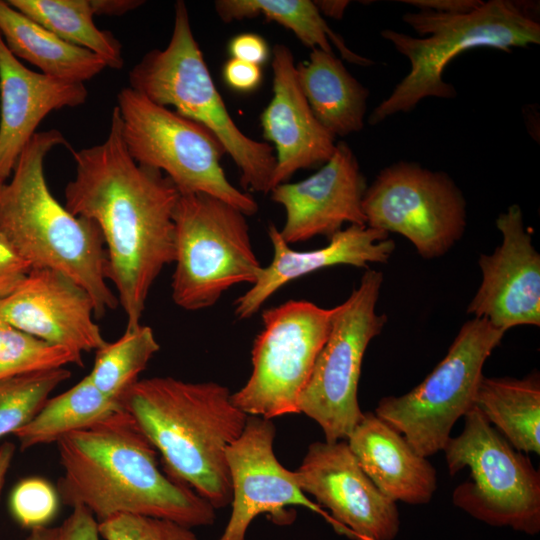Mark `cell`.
Segmentation results:
<instances>
[{
  "label": "cell",
  "mask_w": 540,
  "mask_h": 540,
  "mask_svg": "<svg viewBox=\"0 0 540 540\" xmlns=\"http://www.w3.org/2000/svg\"><path fill=\"white\" fill-rule=\"evenodd\" d=\"M70 152L75 176L65 187L64 205L98 225L107 279L117 289L126 329H135L153 283L174 262L173 213L180 192L161 171L132 158L116 106L105 140Z\"/></svg>",
  "instance_id": "obj_1"
},
{
  "label": "cell",
  "mask_w": 540,
  "mask_h": 540,
  "mask_svg": "<svg viewBox=\"0 0 540 540\" xmlns=\"http://www.w3.org/2000/svg\"><path fill=\"white\" fill-rule=\"evenodd\" d=\"M60 500L85 507L98 523L118 514L171 520L190 528L209 526L215 508L158 467L157 451L123 408L58 442Z\"/></svg>",
  "instance_id": "obj_2"
},
{
  "label": "cell",
  "mask_w": 540,
  "mask_h": 540,
  "mask_svg": "<svg viewBox=\"0 0 540 540\" xmlns=\"http://www.w3.org/2000/svg\"><path fill=\"white\" fill-rule=\"evenodd\" d=\"M121 401L171 479L215 509L231 503L226 449L242 433L248 415L232 403L227 387L153 377L135 382Z\"/></svg>",
  "instance_id": "obj_3"
},
{
  "label": "cell",
  "mask_w": 540,
  "mask_h": 540,
  "mask_svg": "<svg viewBox=\"0 0 540 540\" xmlns=\"http://www.w3.org/2000/svg\"><path fill=\"white\" fill-rule=\"evenodd\" d=\"M71 149L56 129L36 132L20 154L10 180L0 185V233L32 269L62 273L92 298L95 316L117 307L107 284V255L98 225L73 215L47 185L44 161L57 146Z\"/></svg>",
  "instance_id": "obj_4"
},
{
  "label": "cell",
  "mask_w": 540,
  "mask_h": 540,
  "mask_svg": "<svg viewBox=\"0 0 540 540\" xmlns=\"http://www.w3.org/2000/svg\"><path fill=\"white\" fill-rule=\"evenodd\" d=\"M539 5L528 1L489 0L473 12L447 14L432 10L408 12L403 21L421 37L384 29L381 36L410 61L409 73L370 113L377 125L397 113L412 111L424 98L452 99L455 87L443 71L459 54L475 48L510 52L540 43Z\"/></svg>",
  "instance_id": "obj_5"
},
{
  "label": "cell",
  "mask_w": 540,
  "mask_h": 540,
  "mask_svg": "<svg viewBox=\"0 0 540 540\" xmlns=\"http://www.w3.org/2000/svg\"><path fill=\"white\" fill-rule=\"evenodd\" d=\"M128 76L131 89L214 134L239 169L246 192L271 191L274 149L244 134L231 117L194 37L184 1L175 3L167 46L147 52Z\"/></svg>",
  "instance_id": "obj_6"
},
{
  "label": "cell",
  "mask_w": 540,
  "mask_h": 540,
  "mask_svg": "<svg viewBox=\"0 0 540 540\" xmlns=\"http://www.w3.org/2000/svg\"><path fill=\"white\" fill-rule=\"evenodd\" d=\"M173 302L187 311L215 305L231 287L254 284L261 264L246 215L203 193L180 194L174 213Z\"/></svg>",
  "instance_id": "obj_7"
},
{
  "label": "cell",
  "mask_w": 540,
  "mask_h": 540,
  "mask_svg": "<svg viewBox=\"0 0 540 540\" xmlns=\"http://www.w3.org/2000/svg\"><path fill=\"white\" fill-rule=\"evenodd\" d=\"M448 472L470 478L452 493L453 504L475 519L528 535L540 531V473L474 406L464 427L443 448Z\"/></svg>",
  "instance_id": "obj_8"
},
{
  "label": "cell",
  "mask_w": 540,
  "mask_h": 540,
  "mask_svg": "<svg viewBox=\"0 0 540 540\" xmlns=\"http://www.w3.org/2000/svg\"><path fill=\"white\" fill-rule=\"evenodd\" d=\"M116 107L124 142L136 162L161 171L180 194H207L246 216L258 211L253 196L227 179L221 165L225 149L206 127L130 87L119 91Z\"/></svg>",
  "instance_id": "obj_9"
},
{
  "label": "cell",
  "mask_w": 540,
  "mask_h": 540,
  "mask_svg": "<svg viewBox=\"0 0 540 540\" xmlns=\"http://www.w3.org/2000/svg\"><path fill=\"white\" fill-rule=\"evenodd\" d=\"M504 335L486 319L473 317L419 385L401 396L381 398L374 413L419 455L443 451L454 424L475 406L484 363Z\"/></svg>",
  "instance_id": "obj_10"
},
{
  "label": "cell",
  "mask_w": 540,
  "mask_h": 540,
  "mask_svg": "<svg viewBox=\"0 0 540 540\" xmlns=\"http://www.w3.org/2000/svg\"><path fill=\"white\" fill-rule=\"evenodd\" d=\"M382 282V273L368 268L358 287L334 307L329 335L299 397L298 412L321 427L326 442L347 440L363 416L358 403L363 357L387 321L376 312Z\"/></svg>",
  "instance_id": "obj_11"
},
{
  "label": "cell",
  "mask_w": 540,
  "mask_h": 540,
  "mask_svg": "<svg viewBox=\"0 0 540 540\" xmlns=\"http://www.w3.org/2000/svg\"><path fill=\"white\" fill-rule=\"evenodd\" d=\"M334 308L289 300L261 313L247 382L231 394L247 415L266 419L298 414L299 397L329 335Z\"/></svg>",
  "instance_id": "obj_12"
},
{
  "label": "cell",
  "mask_w": 540,
  "mask_h": 540,
  "mask_svg": "<svg viewBox=\"0 0 540 540\" xmlns=\"http://www.w3.org/2000/svg\"><path fill=\"white\" fill-rule=\"evenodd\" d=\"M362 206L366 226L404 236L426 259L447 253L466 228V200L453 179L415 162L382 169Z\"/></svg>",
  "instance_id": "obj_13"
},
{
  "label": "cell",
  "mask_w": 540,
  "mask_h": 540,
  "mask_svg": "<svg viewBox=\"0 0 540 540\" xmlns=\"http://www.w3.org/2000/svg\"><path fill=\"white\" fill-rule=\"evenodd\" d=\"M276 428L271 419L248 415L240 436L226 449L232 486V511L217 540H245L252 521L268 514L278 524L292 521L289 506H302L322 516L335 532L338 527L323 508L300 489L295 472L275 456Z\"/></svg>",
  "instance_id": "obj_14"
},
{
  "label": "cell",
  "mask_w": 540,
  "mask_h": 540,
  "mask_svg": "<svg viewBox=\"0 0 540 540\" xmlns=\"http://www.w3.org/2000/svg\"><path fill=\"white\" fill-rule=\"evenodd\" d=\"M310 494L352 540H394L400 530L395 502L382 494L358 464L346 440L314 442L295 471Z\"/></svg>",
  "instance_id": "obj_15"
},
{
  "label": "cell",
  "mask_w": 540,
  "mask_h": 540,
  "mask_svg": "<svg viewBox=\"0 0 540 540\" xmlns=\"http://www.w3.org/2000/svg\"><path fill=\"white\" fill-rule=\"evenodd\" d=\"M501 244L478 260L481 284L467 313L507 332L519 325H540V255L526 232L519 205L496 219Z\"/></svg>",
  "instance_id": "obj_16"
},
{
  "label": "cell",
  "mask_w": 540,
  "mask_h": 540,
  "mask_svg": "<svg viewBox=\"0 0 540 540\" xmlns=\"http://www.w3.org/2000/svg\"><path fill=\"white\" fill-rule=\"evenodd\" d=\"M356 155L344 141L336 142L331 158L308 178L271 189V199L285 210L281 230L286 243L322 235L328 239L345 223L366 225L363 197L367 189Z\"/></svg>",
  "instance_id": "obj_17"
},
{
  "label": "cell",
  "mask_w": 540,
  "mask_h": 540,
  "mask_svg": "<svg viewBox=\"0 0 540 540\" xmlns=\"http://www.w3.org/2000/svg\"><path fill=\"white\" fill-rule=\"evenodd\" d=\"M95 307L81 286L60 272L34 268L0 298V320L41 339L82 353L107 341L94 322Z\"/></svg>",
  "instance_id": "obj_18"
},
{
  "label": "cell",
  "mask_w": 540,
  "mask_h": 540,
  "mask_svg": "<svg viewBox=\"0 0 540 540\" xmlns=\"http://www.w3.org/2000/svg\"><path fill=\"white\" fill-rule=\"evenodd\" d=\"M273 96L260 116L263 137L274 144L276 165L272 188L288 182L300 169L325 164L336 147L335 137L317 120L299 86L291 50L272 49Z\"/></svg>",
  "instance_id": "obj_19"
},
{
  "label": "cell",
  "mask_w": 540,
  "mask_h": 540,
  "mask_svg": "<svg viewBox=\"0 0 540 540\" xmlns=\"http://www.w3.org/2000/svg\"><path fill=\"white\" fill-rule=\"evenodd\" d=\"M87 96L82 82L27 68L0 35V185L11 177L41 121L52 111L84 104Z\"/></svg>",
  "instance_id": "obj_20"
},
{
  "label": "cell",
  "mask_w": 540,
  "mask_h": 540,
  "mask_svg": "<svg viewBox=\"0 0 540 540\" xmlns=\"http://www.w3.org/2000/svg\"><path fill=\"white\" fill-rule=\"evenodd\" d=\"M388 233L368 226L350 225L329 238L319 249L298 251L282 238L274 224L268 227L273 246L271 263L262 267L251 287L234 303L237 319H248L276 291L298 278L335 265L369 268V263H385L391 257L395 242Z\"/></svg>",
  "instance_id": "obj_21"
},
{
  "label": "cell",
  "mask_w": 540,
  "mask_h": 540,
  "mask_svg": "<svg viewBox=\"0 0 540 540\" xmlns=\"http://www.w3.org/2000/svg\"><path fill=\"white\" fill-rule=\"evenodd\" d=\"M346 441L362 470L387 498L410 505L432 500L436 469L374 412L363 413Z\"/></svg>",
  "instance_id": "obj_22"
},
{
  "label": "cell",
  "mask_w": 540,
  "mask_h": 540,
  "mask_svg": "<svg viewBox=\"0 0 540 540\" xmlns=\"http://www.w3.org/2000/svg\"><path fill=\"white\" fill-rule=\"evenodd\" d=\"M296 72L309 107L329 133L336 138L363 129L369 91L334 53L312 49Z\"/></svg>",
  "instance_id": "obj_23"
},
{
  "label": "cell",
  "mask_w": 540,
  "mask_h": 540,
  "mask_svg": "<svg viewBox=\"0 0 540 540\" xmlns=\"http://www.w3.org/2000/svg\"><path fill=\"white\" fill-rule=\"evenodd\" d=\"M0 35L17 59L51 77L84 83L106 68L96 54L64 41L2 0Z\"/></svg>",
  "instance_id": "obj_24"
},
{
  "label": "cell",
  "mask_w": 540,
  "mask_h": 540,
  "mask_svg": "<svg viewBox=\"0 0 540 540\" xmlns=\"http://www.w3.org/2000/svg\"><path fill=\"white\" fill-rule=\"evenodd\" d=\"M475 406L518 451L540 454V380L483 376Z\"/></svg>",
  "instance_id": "obj_25"
},
{
  "label": "cell",
  "mask_w": 540,
  "mask_h": 540,
  "mask_svg": "<svg viewBox=\"0 0 540 540\" xmlns=\"http://www.w3.org/2000/svg\"><path fill=\"white\" fill-rule=\"evenodd\" d=\"M214 8L223 22L263 16L291 30L303 45L311 49L333 53L331 44H334L348 62L365 67L375 64L371 59L351 51L311 0H217Z\"/></svg>",
  "instance_id": "obj_26"
},
{
  "label": "cell",
  "mask_w": 540,
  "mask_h": 540,
  "mask_svg": "<svg viewBox=\"0 0 540 540\" xmlns=\"http://www.w3.org/2000/svg\"><path fill=\"white\" fill-rule=\"evenodd\" d=\"M123 408L122 401L106 396L87 375L67 391L49 398L35 418L14 434L21 450L57 443L65 435L94 425Z\"/></svg>",
  "instance_id": "obj_27"
},
{
  "label": "cell",
  "mask_w": 540,
  "mask_h": 540,
  "mask_svg": "<svg viewBox=\"0 0 540 540\" xmlns=\"http://www.w3.org/2000/svg\"><path fill=\"white\" fill-rule=\"evenodd\" d=\"M13 8L59 38L99 56L106 67L124 65L122 45L110 32L94 23L90 0H8Z\"/></svg>",
  "instance_id": "obj_28"
},
{
  "label": "cell",
  "mask_w": 540,
  "mask_h": 540,
  "mask_svg": "<svg viewBox=\"0 0 540 540\" xmlns=\"http://www.w3.org/2000/svg\"><path fill=\"white\" fill-rule=\"evenodd\" d=\"M159 349L151 327L141 324L135 329H126L118 340L107 342L97 350L88 376L102 393L121 401Z\"/></svg>",
  "instance_id": "obj_29"
},
{
  "label": "cell",
  "mask_w": 540,
  "mask_h": 540,
  "mask_svg": "<svg viewBox=\"0 0 540 540\" xmlns=\"http://www.w3.org/2000/svg\"><path fill=\"white\" fill-rule=\"evenodd\" d=\"M65 367L21 374L0 382V438L30 423L51 392L70 378Z\"/></svg>",
  "instance_id": "obj_30"
},
{
  "label": "cell",
  "mask_w": 540,
  "mask_h": 540,
  "mask_svg": "<svg viewBox=\"0 0 540 540\" xmlns=\"http://www.w3.org/2000/svg\"><path fill=\"white\" fill-rule=\"evenodd\" d=\"M69 364L83 366L81 353L49 344L0 320V382Z\"/></svg>",
  "instance_id": "obj_31"
},
{
  "label": "cell",
  "mask_w": 540,
  "mask_h": 540,
  "mask_svg": "<svg viewBox=\"0 0 540 540\" xmlns=\"http://www.w3.org/2000/svg\"><path fill=\"white\" fill-rule=\"evenodd\" d=\"M104 540H199L192 528L149 516L118 514L99 523Z\"/></svg>",
  "instance_id": "obj_32"
},
{
  "label": "cell",
  "mask_w": 540,
  "mask_h": 540,
  "mask_svg": "<svg viewBox=\"0 0 540 540\" xmlns=\"http://www.w3.org/2000/svg\"><path fill=\"white\" fill-rule=\"evenodd\" d=\"M57 490L45 479L25 478L11 492L9 508L14 520L29 530L45 526L58 510Z\"/></svg>",
  "instance_id": "obj_33"
},
{
  "label": "cell",
  "mask_w": 540,
  "mask_h": 540,
  "mask_svg": "<svg viewBox=\"0 0 540 540\" xmlns=\"http://www.w3.org/2000/svg\"><path fill=\"white\" fill-rule=\"evenodd\" d=\"M99 523L85 507L72 508L70 515L54 527L38 526L23 540H99Z\"/></svg>",
  "instance_id": "obj_34"
},
{
  "label": "cell",
  "mask_w": 540,
  "mask_h": 540,
  "mask_svg": "<svg viewBox=\"0 0 540 540\" xmlns=\"http://www.w3.org/2000/svg\"><path fill=\"white\" fill-rule=\"evenodd\" d=\"M31 270V265L0 233V298L13 291Z\"/></svg>",
  "instance_id": "obj_35"
},
{
  "label": "cell",
  "mask_w": 540,
  "mask_h": 540,
  "mask_svg": "<svg viewBox=\"0 0 540 540\" xmlns=\"http://www.w3.org/2000/svg\"><path fill=\"white\" fill-rule=\"evenodd\" d=\"M222 76L229 88L241 93L255 91L263 78L261 66L231 57L223 65Z\"/></svg>",
  "instance_id": "obj_36"
},
{
  "label": "cell",
  "mask_w": 540,
  "mask_h": 540,
  "mask_svg": "<svg viewBox=\"0 0 540 540\" xmlns=\"http://www.w3.org/2000/svg\"><path fill=\"white\" fill-rule=\"evenodd\" d=\"M231 58L261 66L270 56L267 41L256 33H240L232 37L228 43Z\"/></svg>",
  "instance_id": "obj_37"
},
{
  "label": "cell",
  "mask_w": 540,
  "mask_h": 540,
  "mask_svg": "<svg viewBox=\"0 0 540 540\" xmlns=\"http://www.w3.org/2000/svg\"><path fill=\"white\" fill-rule=\"evenodd\" d=\"M420 10H432L447 14H466L478 9L483 1L479 0H401Z\"/></svg>",
  "instance_id": "obj_38"
},
{
  "label": "cell",
  "mask_w": 540,
  "mask_h": 540,
  "mask_svg": "<svg viewBox=\"0 0 540 540\" xmlns=\"http://www.w3.org/2000/svg\"><path fill=\"white\" fill-rule=\"evenodd\" d=\"M94 15L120 16L143 5L142 0H90Z\"/></svg>",
  "instance_id": "obj_39"
},
{
  "label": "cell",
  "mask_w": 540,
  "mask_h": 540,
  "mask_svg": "<svg viewBox=\"0 0 540 540\" xmlns=\"http://www.w3.org/2000/svg\"><path fill=\"white\" fill-rule=\"evenodd\" d=\"M321 15L341 20L349 5L347 0H317L313 1Z\"/></svg>",
  "instance_id": "obj_40"
},
{
  "label": "cell",
  "mask_w": 540,
  "mask_h": 540,
  "mask_svg": "<svg viewBox=\"0 0 540 540\" xmlns=\"http://www.w3.org/2000/svg\"><path fill=\"white\" fill-rule=\"evenodd\" d=\"M15 453V445L11 442H4L0 445V497L5 484L8 470L11 466Z\"/></svg>",
  "instance_id": "obj_41"
}]
</instances>
